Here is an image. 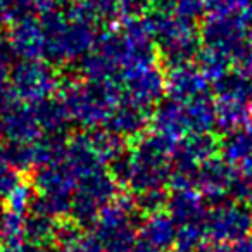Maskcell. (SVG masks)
Listing matches in <instances>:
<instances>
[{"label": "cell", "mask_w": 252, "mask_h": 252, "mask_svg": "<svg viewBox=\"0 0 252 252\" xmlns=\"http://www.w3.org/2000/svg\"><path fill=\"white\" fill-rule=\"evenodd\" d=\"M2 9H4V2L0 0V16H2Z\"/></svg>", "instance_id": "obj_2"}, {"label": "cell", "mask_w": 252, "mask_h": 252, "mask_svg": "<svg viewBox=\"0 0 252 252\" xmlns=\"http://www.w3.org/2000/svg\"><path fill=\"white\" fill-rule=\"evenodd\" d=\"M218 2H221V4H228V2H230V4L237 5L238 2H244V0H218Z\"/></svg>", "instance_id": "obj_1"}]
</instances>
